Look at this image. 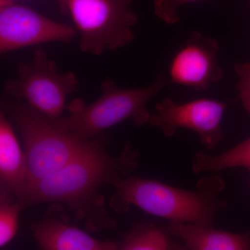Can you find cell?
<instances>
[{
    "label": "cell",
    "instance_id": "obj_1",
    "mask_svg": "<svg viewBox=\"0 0 250 250\" xmlns=\"http://www.w3.org/2000/svg\"><path fill=\"white\" fill-rule=\"evenodd\" d=\"M138 158L139 153L131 143L118 156L108 154L104 143L52 175L30 184L22 205L25 208L46 202L62 203L84 222L87 229H113L116 222L105 208L100 189L106 184L112 185L119 177L129 176L139 166Z\"/></svg>",
    "mask_w": 250,
    "mask_h": 250
},
{
    "label": "cell",
    "instance_id": "obj_2",
    "mask_svg": "<svg viewBox=\"0 0 250 250\" xmlns=\"http://www.w3.org/2000/svg\"><path fill=\"white\" fill-rule=\"evenodd\" d=\"M112 185L116 191L110 206L121 214L136 207L170 222L213 226L215 215L228 205L218 197L225 184L216 175L200 180L196 191L132 176L119 177Z\"/></svg>",
    "mask_w": 250,
    "mask_h": 250
},
{
    "label": "cell",
    "instance_id": "obj_3",
    "mask_svg": "<svg viewBox=\"0 0 250 250\" xmlns=\"http://www.w3.org/2000/svg\"><path fill=\"white\" fill-rule=\"evenodd\" d=\"M6 111L24 142L29 169L28 187L104 143L101 136L88 139L62 129L27 103H7Z\"/></svg>",
    "mask_w": 250,
    "mask_h": 250
},
{
    "label": "cell",
    "instance_id": "obj_4",
    "mask_svg": "<svg viewBox=\"0 0 250 250\" xmlns=\"http://www.w3.org/2000/svg\"><path fill=\"white\" fill-rule=\"evenodd\" d=\"M165 85L162 75L153 84L138 88H120L107 79L101 83L102 95L97 101L85 105L83 100L76 99L67 107L70 115L55 120L56 123L88 139L100 137L104 130L126 120L143 126L151 116L146 105Z\"/></svg>",
    "mask_w": 250,
    "mask_h": 250
},
{
    "label": "cell",
    "instance_id": "obj_5",
    "mask_svg": "<svg viewBox=\"0 0 250 250\" xmlns=\"http://www.w3.org/2000/svg\"><path fill=\"white\" fill-rule=\"evenodd\" d=\"M132 0H67L66 12L80 33V48L101 55L129 45L138 21Z\"/></svg>",
    "mask_w": 250,
    "mask_h": 250
},
{
    "label": "cell",
    "instance_id": "obj_6",
    "mask_svg": "<svg viewBox=\"0 0 250 250\" xmlns=\"http://www.w3.org/2000/svg\"><path fill=\"white\" fill-rule=\"evenodd\" d=\"M78 87L79 80L73 72L59 71L44 49L38 47L30 61L20 62L17 78L7 81L4 90L6 95L24 100L55 121L61 118L68 95Z\"/></svg>",
    "mask_w": 250,
    "mask_h": 250
},
{
    "label": "cell",
    "instance_id": "obj_7",
    "mask_svg": "<svg viewBox=\"0 0 250 250\" xmlns=\"http://www.w3.org/2000/svg\"><path fill=\"white\" fill-rule=\"evenodd\" d=\"M228 106V103L209 99L179 104L165 98L156 104L149 123L159 128L166 137H172L179 129L190 130L200 136L206 148L212 149L225 137L222 121Z\"/></svg>",
    "mask_w": 250,
    "mask_h": 250
},
{
    "label": "cell",
    "instance_id": "obj_8",
    "mask_svg": "<svg viewBox=\"0 0 250 250\" xmlns=\"http://www.w3.org/2000/svg\"><path fill=\"white\" fill-rule=\"evenodd\" d=\"M75 34L72 26L52 21L15 0H0L1 54L45 42H69Z\"/></svg>",
    "mask_w": 250,
    "mask_h": 250
},
{
    "label": "cell",
    "instance_id": "obj_9",
    "mask_svg": "<svg viewBox=\"0 0 250 250\" xmlns=\"http://www.w3.org/2000/svg\"><path fill=\"white\" fill-rule=\"evenodd\" d=\"M219 54L220 46L215 39L194 31L171 61V82L197 91L208 89L223 77Z\"/></svg>",
    "mask_w": 250,
    "mask_h": 250
},
{
    "label": "cell",
    "instance_id": "obj_10",
    "mask_svg": "<svg viewBox=\"0 0 250 250\" xmlns=\"http://www.w3.org/2000/svg\"><path fill=\"white\" fill-rule=\"evenodd\" d=\"M61 204L52 205L47 215L30 225L39 246L46 250H117L120 243L95 239L70 225Z\"/></svg>",
    "mask_w": 250,
    "mask_h": 250
},
{
    "label": "cell",
    "instance_id": "obj_11",
    "mask_svg": "<svg viewBox=\"0 0 250 250\" xmlns=\"http://www.w3.org/2000/svg\"><path fill=\"white\" fill-rule=\"evenodd\" d=\"M0 179L1 188L10 190L22 203L29 184L27 156L2 111L0 113Z\"/></svg>",
    "mask_w": 250,
    "mask_h": 250
},
{
    "label": "cell",
    "instance_id": "obj_12",
    "mask_svg": "<svg viewBox=\"0 0 250 250\" xmlns=\"http://www.w3.org/2000/svg\"><path fill=\"white\" fill-rule=\"evenodd\" d=\"M165 229L190 250H250V231L233 233L213 226L170 222Z\"/></svg>",
    "mask_w": 250,
    "mask_h": 250
},
{
    "label": "cell",
    "instance_id": "obj_13",
    "mask_svg": "<svg viewBox=\"0 0 250 250\" xmlns=\"http://www.w3.org/2000/svg\"><path fill=\"white\" fill-rule=\"evenodd\" d=\"M237 167L248 169L250 167V137L236 147L218 155L197 152L192 161L194 173L216 172Z\"/></svg>",
    "mask_w": 250,
    "mask_h": 250
},
{
    "label": "cell",
    "instance_id": "obj_14",
    "mask_svg": "<svg viewBox=\"0 0 250 250\" xmlns=\"http://www.w3.org/2000/svg\"><path fill=\"white\" fill-rule=\"evenodd\" d=\"M165 228L151 224H141L126 233L120 243L121 250H178L184 246L171 240Z\"/></svg>",
    "mask_w": 250,
    "mask_h": 250
},
{
    "label": "cell",
    "instance_id": "obj_15",
    "mask_svg": "<svg viewBox=\"0 0 250 250\" xmlns=\"http://www.w3.org/2000/svg\"><path fill=\"white\" fill-rule=\"evenodd\" d=\"M22 203L10 190H0V248L2 249L16 236L18 217L24 209Z\"/></svg>",
    "mask_w": 250,
    "mask_h": 250
},
{
    "label": "cell",
    "instance_id": "obj_16",
    "mask_svg": "<svg viewBox=\"0 0 250 250\" xmlns=\"http://www.w3.org/2000/svg\"><path fill=\"white\" fill-rule=\"evenodd\" d=\"M200 0H154V14L163 22L169 25L178 23L179 7L188 3Z\"/></svg>",
    "mask_w": 250,
    "mask_h": 250
},
{
    "label": "cell",
    "instance_id": "obj_17",
    "mask_svg": "<svg viewBox=\"0 0 250 250\" xmlns=\"http://www.w3.org/2000/svg\"><path fill=\"white\" fill-rule=\"evenodd\" d=\"M235 72L239 77L237 88L243 107L250 115V62H236Z\"/></svg>",
    "mask_w": 250,
    "mask_h": 250
},
{
    "label": "cell",
    "instance_id": "obj_18",
    "mask_svg": "<svg viewBox=\"0 0 250 250\" xmlns=\"http://www.w3.org/2000/svg\"><path fill=\"white\" fill-rule=\"evenodd\" d=\"M60 4L61 8L64 12H66V4L67 0H56Z\"/></svg>",
    "mask_w": 250,
    "mask_h": 250
},
{
    "label": "cell",
    "instance_id": "obj_19",
    "mask_svg": "<svg viewBox=\"0 0 250 250\" xmlns=\"http://www.w3.org/2000/svg\"><path fill=\"white\" fill-rule=\"evenodd\" d=\"M248 169H249V170H250V167H249V168H248Z\"/></svg>",
    "mask_w": 250,
    "mask_h": 250
}]
</instances>
